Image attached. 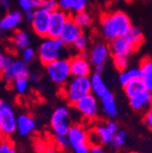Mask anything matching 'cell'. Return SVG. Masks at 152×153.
<instances>
[{
  "mask_svg": "<svg viewBox=\"0 0 152 153\" xmlns=\"http://www.w3.org/2000/svg\"><path fill=\"white\" fill-rule=\"evenodd\" d=\"M132 28L128 16L122 11L105 13L100 16V30L105 39L112 41L125 36Z\"/></svg>",
  "mask_w": 152,
  "mask_h": 153,
  "instance_id": "6da1fadb",
  "label": "cell"
},
{
  "mask_svg": "<svg viewBox=\"0 0 152 153\" xmlns=\"http://www.w3.org/2000/svg\"><path fill=\"white\" fill-rule=\"evenodd\" d=\"M66 46L59 38L46 37L37 50V56L43 65L63 59Z\"/></svg>",
  "mask_w": 152,
  "mask_h": 153,
  "instance_id": "7a4b0ae2",
  "label": "cell"
},
{
  "mask_svg": "<svg viewBox=\"0 0 152 153\" xmlns=\"http://www.w3.org/2000/svg\"><path fill=\"white\" fill-rule=\"evenodd\" d=\"M90 78L79 76L70 79L63 89V95L70 105H74L85 96L91 94Z\"/></svg>",
  "mask_w": 152,
  "mask_h": 153,
  "instance_id": "3957f363",
  "label": "cell"
},
{
  "mask_svg": "<svg viewBox=\"0 0 152 153\" xmlns=\"http://www.w3.org/2000/svg\"><path fill=\"white\" fill-rule=\"evenodd\" d=\"M46 69L50 80L59 86L66 85L71 76L69 59L65 57L46 65Z\"/></svg>",
  "mask_w": 152,
  "mask_h": 153,
  "instance_id": "277c9868",
  "label": "cell"
},
{
  "mask_svg": "<svg viewBox=\"0 0 152 153\" xmlns=\"http://www.w3.org/2000/svg\"><path fill=\"white\" fill-rule=\"evenodd\" d=\"M29 75L27 63L22 59H14V56L11 55L6 56L3 78L8 83H12L19 78H28Z\"/></svg>",
  "mask_w": 152,
  "mask_h": 153,
  "instance_id": "5b68a950",
  "label": "cell"
},
{
  "mask_svg": "<svg viewBox=\"0 0 152 153\" xmlns=\"http://www.w3.org/2000/svg\"><path fill=\"white\" fill-rule=\"evenodd\" d=\"M50 126L56 135L67 136L72 126L70 109L67 106L56 108L50 119Z\"/></svg>",
  "mask_w": 152,
  "mask_h": 153,
  "instance_id": "8992f818",
  "label": "cell"
},
{
  "mask_svg": "<svg viewBox=\"0 0 152 153\" xmlns=\"http://www.w3.org/2000/svg\"><path fill=\"white\" fill-rule=\"evenodd\" d=\"M67 137L73 153H88L90 144L88 142L87 132L81 125H72Z\"/></svg>",
  "mask_w": 152,
  "mask_h": 153,
  "instance_id": "52a82bcc",
  "label": "cell"
},
{
  "mask_svg": "<svg viewBox=\"0 0 152 153\" xmlns=\"http://www.w3.org/2000/svg\"><path fill=\"white\" fill-rule=\"evenodd\" d=\"M17 117L12 106L4 102L0 107V125L2 128L3 136L6 138L10 137L16 130Z\"/></svg>",
  "mask_w": 152,
  "mask_h": 153,
  "instance_id": "ba28073f",
  "label": "cell"
},
{
  "mask_svg": "<svg viewBox=\"0 0 152 153\" xmlns=\"http://www.w3.org/2000/svg\"><path fill=\"white\" fill-rule=\"evenodd\" d=\"M73 107L87 120H94L98 116L99 103L97 97L92 93L80 99L73 105Z\"/></svg>",
  "mask_w": 152,
  "mask_h": 153,
  "instance_id": "9c48e42d",
  "label": "cell"
},
{
  "mask_svg": "<svg viewBox=\"0 0 152 153\" xmlns=\"http://www.w3.org/2000/svg\"><path fill=\"white\" fill-rule=\"evenodd\" d=\"M31 27L34 32L40 37H47L50 26V13L42 7L34 10V16L31 20Z\"/></svg>",
  "mask_w": 152,
  "mask_h": 153,
  "instance_id": "30bf717a",
  "label": "cell"
},
{
  "mask_svg": "<svg viewBox=\"0 0 152 153\" xmlns=\"http://www.w3.org/2000/svg\"><path fill=\"white\" fill-rule=\"evenodd\" d=\"M110 54L113 57H128L131 56L138 49L133 46V44L128 40V38L125 36L118 37L114 39L109 44Z\"/></svg>",
  "mask_w": 152,
  "mask_h": 153,
  "instance_id": "8fae6325",
  "label": "cell"
},
{
  "mask_svg": "<svg viewBox=\"0 0 152 153\" xmlns=\"http://www.w3.org/2000/svg\"><path fill=\"white\" fill-rule=\"evenodd\" d=\"M70 16L68 14L61 9H58L50 13V26L47 37L59 38Z\"/></svg>",
  "mask_w": 152,
  "mask_h": 153,
  "instance_id": "7c38bea8",
  "label": "cell"
},
{
  "mask_svg": "<svg viewBox=\"0 0 152 153\" xmlns=\"http://www.w3.org/2000/svg\"><path fill=\"white\" fill-rule=\"evenodd\" d=\"M129 106L136 112H147L152 106V93L148 88L128 98Z\"/></svg>",
  "mask_w": 152,
  "mask_h": 153,
  "instance_id": "4fadbf2b",
  "label": "cell"
},
{
  "mask_svg": "<svg viewBox=\"0 0 152 153\" xmlns=\"http://www.w3.org/2000/svg\"><path fill=\"white\" fill-rule=\"evenodd\" d=\"M101 144H111V141L119 131L118 124L115 121L109 120L106 123H100L93 128Z\"/></svg>",
  "mask_w": 152,
  "mask_h": 153,
  "instance_id": "5bb4252c",
  "label": "cell"
},
{
  "mask_svg": "<svg viewBox=\"0 0 152 153\" xmlns=\"http://www.w3.org/2000/svg\"><path fill=\"white\" fill-rule=\"evenodd\" d=\"M70 71L73 78L79 76H88L91 73V63L87 57H84L81 55H77L69 59Z\"/></svg>",
  "mask_w": 152,
  "mask_h": 153,
  "instance_id": "9a60e30c",
  "label": "cell"
},
{
  "mask_svg": "<svg viewBox=\"0 0 152 153\" xmlns=\"http://www.w3.org/2000/svg\"><path fill=\"white\" fill-rule=\"evenodd\" d=\"M82 34H83L82 28L76 24L73 19L70 17L67 20V22L66 23L59 38L64 43L66 47H70V46H73L75 41L77 40Z\"/></svg>",
  "mask_w": 152,
  "mask_h": 153,
  "instance_id": "2e32d148",
  "label": "cell"
},
{
  "mask_svg": "<svg viewBox=\"0 0 152 153\" xmlns=\"http://www.w3.org/2000/svg\"><path fill=\"white\" fill-rule=\"evenodd\" d=\"M110 55L109 46L105 43H97L89 51L88 59L91 65L94 67L105 66V63Z\"/></svg>",
  "mask_w": 152,
  "mask_h": 153,
  "instance_id": "e0dca14e",
  "label": "cell"
},
{
  "mask_svg": "<svg viewBox=\"0 0 152 153\" xmlns=\"http://www.w3.org/2000/svg\"><path fill=\"white\" fill-rule=\"evenodd\" d=\"M100 101L103 113L109 119H115L119 114V109L113 93L109 90L100 99Z\"/></svg>",
  "mask_w": 152,
  "mask_h": 153,
  "instance_id": "ac0fdd59",
  "label": "cell"
},
{
  "mask_svg": "<svg viewBox=\"0 0 152 153\" xmlns=\"http://www.w3.org/2000/svg\"><path fill=\"white\" fill-rule=\"evenodd\" d=\"M23 14L20 11L14 10L7 13L5 16H3L2 19H0V24H1V27L4 30L11 31L15 30L19 24L23 20Z\"/></svg>",
  "mask_w": 152,
  "mask_h": 153,
  "instance_id": "d6986e66",
  "label": "cell"
},
{
  "mask_svg": "<svg viewBox=\"0 0 152 153\" xmlns=\"http://www.w3.org/2000/svg\"><path fill=\"white\" fill-rule=\"evenodd\" d=\"M36 121L28 114H21L17 117L16 130L21 136H27L36 128Z\"/></svg>",
  "mask_w": 152,
  "mask_h": 153,
  "instance_id": "ffe728a7",
  "label": "cell"
},
{
  "mask_svg": "<svg viewBox=\"0 0 152 153\" xmlns=\"http://www.w3.org/2000/svg\"><path fill=\"white\" fill-rule=\"evenodd\" d=\"M90 84H91V92L97 98L101 99L107 92L109 91L107 84L105 83L100 74L93 73L90 76Z\"/></svg>",
  "mask_w": 152,
  "mask_h": 153,
  "instance_id": "44dd1931",
  "label": "cell"
},
{
  "mask_svg": "<svg viewBox=\"0 0 152 153\" xmlns=\"http://www.w3.org/2000/svg\"><path fill=\"white\" fill-rule=\"evenodd\" d=\"M140 79L143 80L147 88L152 92V60L144 57L139 64Z\"/></svg>",
  "mask_w": 152,
  "mask_h": 153,
  "instance_id": "7402d4cb",
  "label": "cell"
},
{
  "mask_svg": "<svg viewBox=\"0 0 152 153\" xmlns=\"http://www.w3.org/2000/svg\"><path fill=\"white\" fill-rule=\"evenodd\" d=\"M59 9L66 13H78L86 9L87 2L84 0H58Z\"/></svg>",
  "mask_w": 152,
  "mask_h": 153,
  "instance_id": "603a6c76",
  "label": "cell"
},
{
  "mask_svg": "<svg viewBox=\"0 0 152 153\" xmlns=\"http://www.w3.org/2000/svg\"><path fill=\"white\" fill-rule=\"evenodd\" d=\"M11 43L16 49L24 50L25 48L29 47L30 39L26 32L22 30H16L12 36Z\"/></svg>",
  "mask_w": 152,
  "mask_h": 153,
  "instance_id": "cb8c5ba5",
  "label": "cell"
},
{
  "mask_svg": "<svg viewBox=\"0 0 152 153\" xmlns=\"http://www.w3.org/2000/svg\"><path fill=\"white\" fill-rule=\"evenodd\" d=\"M140 78V70L139 68H127L126 70L119 73V82L121 86H126L128 83L131 82L136 79Z\"/></svg>",
  "mask_w": 152,
  "mask_h": 153,
  "instance_id": "d4e9b609",
  "label": "cell"
},
{
  "mask_svg": "<svg viewBox=\"0 0 152 153\" xmlns=\"http://www.w3.org/2000/svg\"><path fill=\"white\" fill-rule=\"evenodd\" d=\"M123 88H124V92H125L126 96L128 98H129L133 95L147 89V87L144 84L143 80L140 78H139V79H136L134 80H132L131 82L128 83L126 86L123 87Z\"/></svg>",
  "mask_w": 152,
  "mask_h": 153,
  "instance_id": "484cf974",
  "label": "cell"
},
{
  "mask_svg": "<svg viewBox=\"0 0 152 153\" xmlns=\"http://www.w3.org/2000/svg\"><path fill=\"white\" fill-rule=\"evenodd\" d=\"M71 18L74 20V22L81 28L87 27L92 23V16L86 10L75 13L73 16H71Z\"/></svg>",
  "mask_w": 152,
  "mask_h": 153,
  "instance_id": "4316f807",
  "label": "cell"
},
{
  "mask_svg": "<svg viewBox=\"0 0 152 153\" xmlns=\"http://www.w3.org/2000/svg\"><path fill=\"white\" fill-rule=\"evenodd\" d=\"M128 40L133 44L137 49H139V48L143 44L144 42V36H143V34L142 32L137 28V27H133L130 29V31L128 33V35L126 36Z\"/></svg>",
  "mask_w": 152,
  "mask_h": 153,
  "instance_id": "83f0119b",
  "label": "cell"
},
{
  "mask_svg": "<svg viewBox=\"0 0 152 153\" xmlns=\"http://www.w3.org/2000/svg\"><path fill=\"white\" fill-rule=\"evenodd\" d=\"M13 88L20 95H23L27 92L29 85V79L28 78H19L15 79L12 83Z\"/></svg>",
  "mask_w": 152,
  "mask_h": 153,
  "instance_id": "f1b7e54d",
  "label": "cell"
},
{
  "mask_svg": "<svg viewBox=\"0 0 152 153\" xmlns=\"http://www.w3.org/2000/svg\"><path fill=\"white\" fill-rule=\"evenodd\" d=\"M127 140V133L125 130H119L116 135L114 136L111 145L114 149H120L124 146L125 142Z\"/></svg>",
  "mask_w": 152,
  "mask_h": 153,
  "instance_id": "f546056e",
  "label": "cell"
},
{
  "mask_svg": "<svg viewBox=\"0 0 152 153\" xmlns=\"http://www.w3.org/2000/svg\"><path fill=\"white\" fill-rule=\"evenodd\" d=\"M0 153H17L14 143L7 138L3 137L0 142Z\"/></svg>",
  "mask_w": 152,
  "mask_h": 153,
  "instance_id": "4dcf8cb0",
  "label": "cell"
},
{
  "mask_svg": "<svg viewBox=\"0 0 152 153\" xmlns=\"http://www.w3.org/2000/svg\"><path fill=\"white\" fill-rule=\"evenodd\" d=\"M87 45H88V39L87 37L82 34L77 40L75 41V43L73 44V47L74 48L79 51V53L80 52H83V51H86L87 48Z\"/></svg>",
  "mask_w": 152,
  "mask_h": 153,
  "instance_id": "1f68e13d",
  "label": "cell"
},
{
  "mask_svg": "<svg viewBox=\"0 0 152 153\" xmlns=\"http://www.w3.org/2000/svg\"><path fill=\"white\" fill-rule=\"evenodd\" d=\"M113 64L115 66L116 69H118L119 72H122L128 68V60L127 57H113Z\"/></svg>",
  "mask_w": 152,
  "mask_h": 153,
  "instance_id": "d6a6232c",
  "label": "cell"
},
{
  "mask_svg": "<svg viewBox=\"0 0 152 153\" xmlns=\"http://www.w3.org/2000/svg\"><path fill=\"white\" fill-rule=\"evenodd\" d=\"M43 9L47 10L49 13H52L56 10L59 9L58 0H44L43 5L41 7Z\"/></svg>",
  "mask_w": 152,
  "mask_h": 153,
  "instance_id": "836d02e7",
  "label": "cell"
},
{
  "mask_svg": "<svg viewBox=\"0 0 152 153\" xmlns=\"http://www.w3.org/2000/svg\"><path fill=\"white\" fill-rule=\"evenodd\" d=\"M55 141L56 144L58 146V148L61 149H66L69 147V141L67 136H63V135H56L55 134Z\"/></svg>",
  "mask_w": 152,
  "mask_h": 153,
  "instance_id": "e575fe53",
  "label": "cell"
},
{
  "mask_svg": "<svg viewBox=\"0 0 152 153\" xmlns=\"http://www.w3.org/2000/svg\"><path fill=\"white\" fill-rule=\"evenodd\" d=\"M36 56V51L34 48L28 47L22 50V60H24L26 63H29L32 60H34Z\"/></svg>",
  "mask_w": 152,
  "mask_h": 153,
  "instance_id": "d590c367",
  "label": "cell"
},
{
  "mask_svg": "<svg viewBox=\"0 0 152 153\" xmlns=\"http://www.w3.org/2000/svg\"><path fill=\"white\" fill-rule=\"evenodd\" d=\"M144 123L150 130H152V106L144 115Z\"/></svg>",
  "mask_w": 152,
  "mask_h": 153,
  "instance_id": "8d00e7d4",
  "label": "cell"
},
{
  "mask_svg": "<svg viewBox=\"0 0 152 153\" xmlns=\"http://www.w3.org/2000/svg\"><path fill=\"white\" fill-rule=\"evenodd\" d=\"M47 147V144L43 140H37L35 143V150L36 153H45Z\"/></svg>",
  "mask_w": 152,
  "mask_h": 153,
  "instance_id": "74e56055",
  "label": "cell"
},
{
  "mask_svg": "<svg viewBox=\"0 0 152 153\" xmlns=\"http://www.w3.org/2000/svg\"><path fill=\"white\" fill-rule=\"evenodd\" d=\"M18 4H19L21 9L26 13L30 10H34L31 7V4L28 0H18Z\"/></svg>",
  "mask_w": 152,
  "mask_h": 153,
  "instance_id": "f35d334b",
  "label": "cell"
},
{
  "mask_svg": "<svg viewBox=\"0 0 152 153\" xmlns=\"http://www.w3.org/2000/svg\"><path fill=\"white\" fill-rule=\"evenodd\" d=\"M88 153H105L101 145H92L89 148Z\"/></svg>",
  "mask_w": 152,
  "mask_h": 153,
  "instance_id": "ab89813d",
  "label": "cell"
},
{
  "mask_svg": "<svg viewBox=\"0 0 152 153\" xmlns=\"http://www.w3.org/2000/svg\"><path fill=\"white\" fill-rule=\"evenodd\" d=\"M31 4V7L34 10L37 9V8H40L43 5L44 0H28Z\"/></svg>",
  "mask_w": 152,
  "mask_h": 153,
  "instance_id": "60d3db41",
  "label": "cell"
},
{
  "mask_svg": "<svg viewBox=\"0 0 152 153\" xmlns=\"http://www.w3.org/2000/svg\"><path fill=\"white\" fill-rule=\"evenodd\" d=\"M5 59L6 56L0 52V78H3V72H4V67H5Z\"/></svg>",
  "mask_w": 152,
  "mask_h": 153,
  "instance_id": "b9f144b4",
  "label": "cell"
},
{
  "mask_svg": "<svg viewBox=\"0 0 152 153\" xmlns=\"http://www.w3.org/2000/svg\"><path fill=\"white\" fill-rule=\"evenodd\" d=\"M28 79L31 80L32 82H39L40 78H39V75L36 74V73H30L29 76H28Z\"/></svg>",
  "mask_w": 152,
  "mask_h": 153,
  "instance_id": "7bdbcfd3",
  "label": "cell"
},
{
  "mask_svg": "<svg viewBox=\"0 0 152 153\" xmlns=\"http://www.w3.org/2000/svg\"><path fill=\"white\" fill-rule=\"evenodd\" d=\"M0 6L4 9H9L10 7V1L9 0H0Z\"/></svg>",
  "mask_w": 152,
  "mask_h": 153,
  "instance_id": "ee69618b",
  "label": "cell"
},
{
  "mask_svg": "<svg viewBox=\"0 0 152 153\" xmlns=\"http://www.w3.org/2000/svg\"><path fill=\"white\" fill-rule=\"evenodd\" d=\"M33 16H34V10H30V11H27L25 13V17L28 22H31Z\"/></svg>",
  "mask_w": 152,
  "mask_h": 153,
  "instance_id": "f6af8a7d",
  "label": "cell"
},
{
  "mask_svg": "<svg viewBox=\"0 0 152 153\" xmlns=\"http://www.w3.org/2000/svg\"><path fill=\"white\" fill-rule=\"evenodd\" d=\"M45 153H59V150L54 146H48Z\"/></svg>",
  "mask_w": 152,
  "mask_h": 153,
  "instance_id": "bcb514c9",
  "label": "cell"
},
{
  "mask_svg": "<svg viewBox=\"0 0 152 153\" xmlns=\"http://www.w3.org/2000/svg\"><path fill=\"white\" fill-rule=\"evenodd\" d=\"M95 68V72L94 73H97V74H100L101 75V73L103 72V70H104V68H105V66H97V67H94Z\"/></svg>",
  "mask_w": 152,
  "mask_h": 153,
  "instance_id": "7dc6e473",
  "label": "cell"
},
{
  "mask_svg": "<svg viewBox=\"0 0 152 153\" xmlns=\"http://www.w3.org/2000/svg\"><path fill=\"white\" fill-rule=\"evenodd\" d=\"M3 131H2V128H1V125H0V138H3Z\"/></svg>",
  "mask_w": 152,
  "mask_h": 153,
  "instance_id": "c3c4849f",
  "label": "cell"
},
{
  "mask_svg": "<svg viewBox=\"0 0 152 153\" xmlns=\"http://www.w3.org/2000/svg\"><path fill=\"white\" fill-rule=\"evenodd\" d=\"M2 32H3V29H2V27H1V24H0V35L2 34Z\"/></svg>",
  "mask_w": 152,
  "mask_h": 153,
  "instance_id": "681fc988",
  "label": "cell"
},
{
  "mask_svg": "<svg viewBox=\"0 0 152 153\" xmlns=\"http://www.w3.org/2000/svg\"><path fill=\"white\" fill-rule=\"evenodd\" d=\"M3 103H4V102H3V100H2L1 99H0V107H1V106L3 105Z\"/></svg>",
  "mask_w": 152,
  "mask_h": 153,
  "instance_id": "f907efd6",
  "label": "cell"
},
{
  "mask_svg": "<svg viewBox=\"0 0 152 153\" xmlns=\"http://www.w3.org/2000/svg\"><path fill=\"white\" fill-rule=\"evenodd\" d=\"M125 1H128V2H129V1H132V0H125Z\"/></svg>",
  "mask_w": 152,
  "mask_h": 153,
  "instance_id": "816d5d0a",
  "label": "cell"
},
{
  "mask_svg": "<svg viewBox=\"0 0 152 153\" xmlns=\"http://www.w3.org/2000/svg\"><path fill=\"white\" fill-rule=\"evenodd\" d=\"M103 1H105V2H108V1H109V0H103Z\"/></svg>",
  "mask_w": 152,
  "mask_h": 153,
  "instance_id": "f5cc1de1",
  "label": "cell"
},
{
  "mask_svg": "<svg viewBox=\"0 0 152 153\" xmlns=\"http://www.w3.org/2000/svg\"><path fill=\"white\" fill-rule=\"evenodd\" d=\"M84 1H86V2H87V1H88V0H84Z\"/></svg>",
  "mask_w": 152,
  "mask_h": 153,
  "instance_id": "db71d44e",
  "label": "cell"
}]
</instances>
